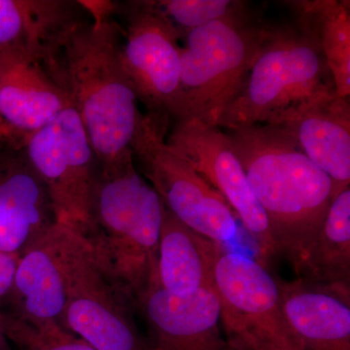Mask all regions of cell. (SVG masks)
Masks as SVG:
<instances>
[{
  "label": "cell",
  "mask_w": 350,
  "mask_h": 350,
  "mask_svg": "<svg viewBox=\"0 0 350 350\" xmlns=\"http://www.w3.org/2000/svg\"><path fill=\"white\" fill-rule=\"evenodd\" d=\"M112 11L90 14L55 43L43 64L81 119L98 165L131 151L142 113L122 63Z\"/></svg>",
  "instance_id": "6da1fadb"
},
{
  "label": "cell",
  "mask_w": 350,
  "mask_h": 350,
  "mask_svg": "<svg viewBox=\"0 0 350 350\" xmlns=\"http://www.w3.org/2000/svg\"><path fill=\"white\" fill-rule=\"evenodd\" d=\"M225 131L266 215L276 253L295 271L325 220L336 196L333 181L282 126Z\"/></svg>",
  "instance_id": "7a4b0ae2"
},
{
  "label": "cell",
  "mask_w": 350,
  "mask_h": 350,
  "mask_svg": "<svg viewBox=\"0 0 350 350\" xmlns=\"http://www.w3.org/2000/svg\"><path fill=\"white\" fill-rule=\"evenodd\" d=\"M165 206L135 167L133 151L96 165L89 222L83 238L105 275L137 308L158 284Z\"/></svg>",
  "instance_id": "3957f363"
},
{
  "label": "cell",
  "mask_w": 350,
  "mask_h": 350,
  "mask_svg": "<svg viewBox=\"0 0 350 350\" xmlns=\"http://www.w3.org/2000/svg\"><path fill=\"white\" fill-rule=\"evenodd\" d=\"M333 93V75L317 41L295 21L269 23L243 86L216 126H278L306 103Z\"/></svg>",
  "instance_id": "277c9868"
},
{
  "label": "cell",
  "mask_w": 350,
  "mask_h": 350,
  "mask_svg": "<svg viewBox=\"0 0 350 350\" xmlns=\"http://www.w3.org/2000/svg\"><path fill=\"white\" fill-rule=\"evenodd\" d=\"M269 25L260 11L243 1L234 12L183 36L180 119L216 125L221 111L243 86Z\"/></svg>",
  "instance_id": "5b68a950"
},
{
  "label": "cell",
  "mask_w": 350,
  "mask_h": 350,
  "mask_svg": "<svg viewBox=\"0 0 350 350\" xmlns=\"http://www.w3.org/2000/svg\"><path fill=\"white\" fill-rule=\"evenodd\" d=\"M66 304L62 325L96 350H147L137 308L105 275L81 234L59 223Z\"/></svg>",
  "instance_id": "8992f818"
},
{
  "label": "cell",
  "mask_w": 350,
  "mask_h": 350,
  "mask_svg": "<svg viewBox=\"0 0 350 350\" xmlns=\"http://www.w3.org/2000/svg\"><path fill=\"white\" fill-rule=\"evenodd\" d=\"M170 117L142 113L131 149L163 206L183 224L216 243L236 238L238 218L217 191L165 142Z\"/></svg>",
  "instance_id": "52a82bcc"
},
{
  "label": "cell",
  "mask_w": 350,
  "mask_h": 350,
  "mask_svg": "<svg viewBox=\"0 0 350 350\" xmlns=\"http://www.w3.org/2000/svg\"><path fill=\"white\" fill-rule=\"evenodd\" d=\"M213 288L232 350H304L283 312L275 278L261 262L223 250Z\"/></svg>",
  "instance_id": "ba28073f"
},
{
  "label": "cell",
  "mask_w": 350,
  "mask_h": 350,
  "mask_svg": "<svg viewBox=\"0 0 350 350\" xmlns=\"http://www.w3.org/2000/svg\"><path fill=\"white\" fill-rule=\"evenodd\" d=\"M23 147L49 193L57 223L82 234L98 163L79 115L69 105L49 125L24 138Z\"/></svg>",
  "instance_id": "9c48e42d"
},
{
  "label": "cell",
  "mask_w": 350,
  "mask_h": 350,
  "mask_svg": "<svg viewBox=\"0 0 350 350\" xmlns=\"http://www.w3.org/2000/svg\"><path fill=\"white\" fill-rule=\"evenodd\" d=\"M122 11V63L138 101L149 113L180 119V34L146 0L126 2Z\"/></svg>",
  "instance_id": "30bf717a"
},
{
  "label": "cell",
  "mask_w": 350,
  "mask_h": 350,
  "mask_svg": "<svg viewBox=\"0 0 350 350\" xmlns=\"http://www.w3.org/2000/svg\"><path fill=\"white\" fill-rule=\"evenodd\" d=\"M165 142L224 198L237 218L256 243L259 262L268 266L278 256L262 206L253 194L243 165L227 133L196 118L174 120Z\"/></svg>",
  "instance_id": "8fae6325"
},
{
  "label": "cell",
  "mask_w": 350,
  "mask_h": 350,
  "mask_svg": "<svg viewBox=\"0 0 350 350\" xmlns=\"http://www.w3.org/2000/svg\"><path fill=\"white\" fill-rule=\"evenodd\" d=\"M137 312L146 325L147 350H232L223 333L213 287L180 297L158 283L140 297Z\"/></svg>",
  "instance_id": "7c38bea8"
},
{
  "label": "cell",
  "mask_w": 350,
  "mask_h": 350,
  "mask_svg": "<svg viewBox=\"0 0 350 350\" xmlns=\"http://www.w3.org/2000/svg\"><path fill=\"white\" fill-rule=\"evenodd\" d=\"M57 223L46 186L22 140L0 150V252L20 257Z\"/></svg>",
  "instance_id": "4fadbf2b"
},
{
  "label": "cell",
  "mask_w": 350,
  "mask_h": 350,
  "mask_svg": "<svg viewBox=\"0 0 350 350\" xmlns=\"http://www.w3.org/2000/svg\"><path fill=\"white\" fill-rule=\"evenodd\" d=\"M275 278L283 312L304 350H350V286Z\"/></svg>",
  "instance_id": "5bb4252c"
},
{
  "label": "cell",
  "mask_w": 350,
  "mask_h": 350,
  "mask_svg": "<svg viewBox=\"0 0 350 350\" xmlns=\"http://www.w3.org/2000/svg\"><path fill=\"white\" fill-rule=\"evenodd\" d=\"M69 105L42 62L0 52V115L17 139L49 125Z\"/></svg>",
  "instance_id": "9a60e30c"
},
{
  "label": "cell",
  "mask_w": 350,
  "mask_h": 350,
  "mask_svg": "<svg viewBox=\"0 0 350 350\" xmlns=\"http://www.w3.org/2000/svg\"><path fill=\"white\" fill-rule=\"evenodd\" d=\"M317 167L333 181L335 194L350 187L349 98L337 93L320 96L280 125Z\"/></svg>",
  "instance_id": "2e32d148"
},
{
  "label": "cell",
  "mask_w": 350,
  "mask_h": 350,
  "mask_svg": "<svg viewBox=\"0 0 350 350\" xmlns=\"http://www.w3.org/2000/svg\"><path fill=\"white\" fill-rule=\"evenodd\" d=\"M4 300L8 308L0 310L18 319L62 325L66 292L59 262V223L21 255L12 289Z\"/></svg>",
  "instance_id": "e0dca14e"
},
{
  "label": "cell",
  "mask_w": 350,
  "mask_h": 350,
  "mask_svg": "<svg viewBox=\"0 0 350 350\" xmlns=\"http://www.w3.org/2000/svg\"><path fill=\"white\" fill-rule=\"evenodd\" d=\"M89 16L82 1L0 0V52L43 62L64 32Z\"/></svg>",
  "instance_id": "ac0fdd59"
},
{
  "label": "cell",
  "mask_w": 350,
  "mask_h": 350,
  "mask_svg": "<svg viewBox=\"0 0 350 350\" xmlns=\"http://www.w3.org/2000/svg\"><path fill=\"white\" fill-rule=\"evenodd\" d=\"M222 244L202 236L165 207L159 243L158 282L165 291L185 297L213 287Z\"/></svg>",
  "instance_id": "d6986e66"
},
{
  "label": "cell",
  "mask_w": 350,
  "mask_h": 350,
  "mask_svg": "<svg viewBox=\"0 0 350 350\" xmlns=\"http://www.w3.org/2000/svg\"><path fill=\"white\" fill-rule=\"evenodd\" d=\"M293 21L319 44L333 75L336 92L350 96V2L293 0L283 2Z\"/></svg>",
  "instance_id": "ffe728a7"
},
{
  "label": "cell",
  "mask_w": 350,
  "mask_h": 350,
  "mask_svg": "<svg viewBox=\"0 0 350 350\" xmlns=\"http://www.w3.org/2000/svg\"><path fill=\"white\" fill-rule=\"evenodd\" d=\"M294 271L308 282L350 286V187L334 197L321 229Z\"/></svg>",
  "instance_id": "44dd1931"
},
{
  "label": "cell",
  "mask_w": 350,
  "mask_h": 350,
  "mask_svg": "<svg viewBox=\"0 0 350 350\" xmlns=\"http://www.w3.org/2000/svg\"><path fill=\"white\" fill-rule=\"evenodd\" d=\"M0 323L20 350H96L57 322L34 323L0 310Z\"/></svg>",
  "instance_id": "7402d4cb"
},
{
  "label": "cell",
  "mask_w": 350,
  "mask_h": 350,
  "mask_svg": "<svg viewBox=\"0 0 350 350\" xmlns=\"http://www.w3.org/2000/svg\"><path fill=\"white\" fill-rule=\"evenodd\" d=\"M148 5L174 25L180 36L221 19L238 9L237 0H146Z\"/></svg>",
  "instance_id": "603a6c76"
},
{
  "label": "cell",
  "mask_w": 350,
  "mask_h": 350,
  "mask_svg": "<svg viewBox=\"0 0 350 350\" xmlns=\"http://www.w3.org/2000/svg\"><path fill=\"white\" fill-rule=\"evenodd\" d=\"M19 257L0 252V301L12 289Z\"/></svg>",
  "instance_id": "cb8c5ba5"
},
{
  "label": "cell",
  "mask_w": 350,
  "mask_h": 350,
  "mask_svg": "<svg viewBox=\"0 0 350 350\" xmlns=\"http://www.w3.org/2000/svg\"><path fill=\"white\" fill-rule=\"evenodd\" d=\"M16 139H17V138L14 137L13 133L9 130L5 122L3 121L1 115H0V150L4 148L7 144H10L11 142Z\"/></svg>",
  "instance_id": "d4e9b609"
},
{
  "label": "cell",
  "mask_w": 350,
  "mask_h": 350,
  "mask_svg": "<svg viewBox=\"0 0 350 350\" xmlns=\"http://www.w3.org/2000/svg\"><path fill=\"white\" fill-rule=\"evenodd\" d=\"M0 350H12L11 349L10 340L7 337L1 323H0Z\"/></svg>",
  "instance_id": "484cf974"
}]
</instances>
